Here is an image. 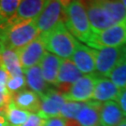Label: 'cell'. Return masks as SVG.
Returning <instances> with one entry per match:
<instances>
[{
    "instance_id": "obj_1",
    "label": "cell",
    "mask_w": 126,
    "mask_h": 126,
    "mask_svg": "<svg viewBox=\"0 0 126 126\" xmlns=\"http://www.w3.org/2000/svg\"><path fill=\"white\" fill-rule=\"evenodd\" d=\"M39 36L36 20L24 21L0 30V42L4 48L19 50Z\"/></svg>"
},
{
    "instance_id": "obj_2",
    "label": "cell",
    "mask_w": 126,
    "mask_h": 126,
    "mask_svg": "<svg viewBox=\"0 0 126 126\" xmlns=\"http://www.w3.org/2000/svg\"><path fill=\"white\" fill-rule=\"evenodd\" d=\"M64 25L73 36L87 43L93 34L82 1H63Z\"/></svg>"
},
{
    "instance_id": "obj_3",
    "label": "cell",
    "mask_w": 126,
    "mask_h": 126,
    "mask_svg": "<svg viewBox=\"0 0 126 126\" xmlns=\"http://www.w3.org/2000/svg\"><path fill=\"white\" fill-rule=\"evenodd\" d=\"M39 36L48 52L61 59H71L78 41L69 33L63 23H60L51 31Z\"/></svg>"
},
{
    "instance_id": "obj_4",
    "label": "cell",
    "mask_w": 126,
    "mask_h": 126,
    "mask_svg": "<svg viewBox=\"0 0 126 126\" xmlns=\"http://www.w3.org/2000/svg\"><path fill=\"white\" fill-rule=\"evenodd\" d=\"M86 44L95 50L126 45V23H117L104 31L93 33Z\"/></svg>"
},
{
    "instance_id": "obj_5",
    "label": "cell",
    "mask_w": 126,
    "mask_h": 126,
    "mask_svg": "<svg viewBox=\"0 0 126 126\" xmlns=\"http://www.w3.org/2000/svg\"><path fill=\"white\" fill-rule=\"evenodd\" d=\"M126 61V45L96 50L95 70L98 77L107 78L118 64Z\"/></svg>"
},
{
    "instance_id": "obj_6",
    "label": "cell",
    "mask_w": 126,
    "mask_h": 126,
    "mask_svg": "<svg viewBox=\"0 0 126 126\" xmlns=\"http://www.w3.org/2000/svg\"><path fill=\"white\" fill-rule=\"evenodd\" d=\"M60 23H64L63 1H47L44 9L36 19V24L39 36L46 35Z\"/></svg>"
},
{
    "instance_id": "obj_7",
    "label": "cell",
    "mask_w": 126,
    "mask_h": 126,
    "mask_svg": "<svg viewBox=\"0 0 126 126\" xmlns=\"http://www.w3.org/2000/svg\"><path fill=\"white\" fill-rule=\"evenodd\" d=\"M82 3L93 33L104 31L116 24L100 1H82Z\"/></svg>"
},
{
    "instance_id": "obj_8",
    "label": "cell",
    "mask_w": 126,
    "mask_h": 126,
    "mask_svg": "<svg viewBox=\"0 0 126 126\" xmlns=\"http://www.w3.org/2000/svg\"><path fill=\"white\" fill-rule=\"evenodd\" d=\"M96 79V74L83 75L75 83H73L67 94L63 95L65 101L85 103L93 100Z\"/></svg>"
},
{
    "instance_id": "obj_9",
    "label": "cell",
    "mask_w": 126,
    "mask_h": 126,
    "mask_svg": "<svg viewBox=\"0 0 126 126\" xmlns=\"http://www.w3.org/2000/svg\"><path fill=\"white\" fill-rule=\"evenodd\" d=\"M16 51L23 70L24 71L33 66L38 65L47 50L40 36H38L35 40H33L21 50Z\"/></svg>"
},
{
    "instance_id": "obj_10",
    "label": "cell",
    "mask_w": 126,
    "mask_h": 126,
    "mask_svg": "<svg viewBox=\"0 0 126 126\" xmlns=\"http://www.w3.org/2000/svg\"><path fill=\"white\" fill-rule=\"evenodd\" d=\"M46 4H47L46 0H22L13 17L9 20V22L7 24L1 27L0 30L14 23L36 20L38 17V15L41 13Z\"/></svg>"
},
{
    "instance_id": "obj_11",
    "label": "cell",
    "mask_w": 126,
    "mask_h": 126,
    "mask_svg": "<svg viewBox=\"0 0 126 126\" xmlns=\"http://www.w3.org/2000/svg\"><path fill=\"white\" fill-rule=\"evenodd\" d=\"M40 97V108L37 114L41 118L48 120L50 118L60 117L62 107L65 102V99L62 94L58 91L50 88L45 94Z\"/></svg>"
},
{
    "instance_id": "obj_12",
    "label": "cell",
    "mask_w": 126,
    "mask_h": 126,
    "mask_svg": "<svg viewBox=\"0 0 126 126\" xmlns=\"http://www.w3.org/2000/svg\"><path fill=\"white\" fill-rule=\"evenodd\" d=\"M83 74L78 69L75 63L70 59H62L59 69L56 87L58 92L63 95L66 94L73 83L80 79Z\"/></svg>"
},
{
    "instance_id": "obj_13",
    "label": "cell",
    "mask_w": 126,
    "mask_h": 126,
    "mask_svg": "<svg viewBox=\"0 0 126 126\" xmlns=\"http://www.w3.org/2000/svg\"><path fill=\"white\" fill-rule=\"evenodd\" d=\"M95 49L87 47L78 41L76 50L70 60L82 74L90 75L95 71Z\"/></svg>"
},
{
    "instance_id": "obj_14",
    "label": "cell",
    "mask_w": 126,
    "mask_h": 126,
    "mask_svg": "<svg viewBox=\"0 0 126 126\" xmlns=\"http://www.w3.org/2000/svg\"><path fill=\"white\" fill-rule=\"evenodd\" d=\"M120 93L121 89H119L109 79L97 76L93 100L99 103L116 101Z\"/></svg>"
},
{
    "instance_id": "obj_15",
    "label": "cell",
    "mask_w": 126,
    "mask_h": 126,
    "mask_svg": "<svg viewBox=\"0 0 126 126\" xmlns=\"http://www.w3.org/2000/svg\"><path fill=\"white\" fill-rule=\"evenodd\" d=\"M61 63L62 59L60 57L46 51L45 55L43 56L38 65L40 67L42 77L48 84L56 85Z\"/></svg>"
},
{
    "instance_id": "obj_16",
    "label": "cell",
    "mask_w": 126,
    "mask_h": 126,
    "mask_svg": "<svg viewBox=\"0 0 126 126\" xmlns=\"http://www.w3.org/2000/svg\"><path fill=\"white\" fill-rule=\"evenodd\" d=\"M102 104L91 100L83 104L76 117L80 126H100V110Z\"/></svg>"
},
{
    "instance_id": "obj_17",
    "label": "cell",
    "mask_w": 126,
    "mask_h": 126,
    "mask_svg": "<svg viewBox=\"0 0 126 126\" xmlns=\"http://www.w3.org/2000/svg\"><path fill=\"white\" fill-rule=\"evenodd\" d=\"M126 119L116 101L102 104L100 110V126H118Z\"/></svg>"
},
{
    "instance_id": "obj_18",
    "label": "cell",
    "mask_w": 126,
    "mask_h": 126,
    "mask_svg": "<svg viewBox=\"0 0 126 126\" xmlns=\"http://www.w3.org/2000/svg\"><path fill=\"white\" fill-rule=\"evenodd\" d=\"M11 102L18 108L30 113H37L40 108V97L31 90L24 89L12 94Z\"/></svg>"
},
{
    "instance_id": "obj_19",
    "label": "cell",
    "mask_w": 126,
    "mask_h": 126,
    "mask_svg": "<svg viewBox=\"0 0 126 126\" xmlns=\"http://www.w3.org/2000/svg\"><path fill=\"white\" fill-rule=\"evenodd\" d=\"M23 75L25 78L26 85L30 88L32 92L36 93L38 96L45 94L50 89V84H48L42 77L39 65H36L24 70Z\"/></svg>"
},
{
    "instance_id": "obj_20",
    "label": "cell",
    "mask_w": 126,
    "mask_h": 126,
    "mask_svg": "<svg viewBox=\"0 0 126 126\" xmlns=\"http://www.w3.org/2000/svg\"><path fill=\"white\" fill-rule=\"evenodd\" d=\"M0 62L4 65V67L9 74L10 78L23 76V67L21 65L16 50L3 47L2 51H1V56H0Z\"/></svg>"
},
{
    "instance_id": "obj_21",
    "label": "cell",
    "mask_w": 126,
    "mask_h": 126,
    "mask_svg": "<svg viewBox=\"0 0 126 126\" xmlns=\"http://www.w3.org/2000/svg\"><path fill=\"white\" fill-rule=\"evenodd\" d=\"M31 113L18 108L13 102H9L4 110V115L9 126H23Z\"/></svg>"
},
{
    "instance_id": "obj_22",
    "label": "cell",
    "mask_w": 126,
    "mask_h": 126,
    "mask_svg": "<svg viewBox=\"0 0 126 126\" xmlns=\"http://www.w3.org/2000/svg\"><path fill=\"white\" fill-rule=\"evenodd\" d=\"M114 23H126V9L122 1H100Z\"/></svg>"
},
{
    "instance_id": "obj_23",
    "label": "cell",
    "mask_w": 126,
    "mask_h": 126,
    "mask_svg": "<svg viewBox=\"0 0 126 126\" xmlns=\"http://www.w3.org/2000/svg\"><path fill=\"white\" fill-rule=\"evenodd\" d=\"M21 0H0V28L13 17Z\"/></svg>"
},
{
    "instance_id": "obj_24",
    "label": "cell",
    "mask_w": 126,
    "mask_h": 126,
    "mask_svg": "<svg viewBox=\"0 0 126 126\" xmlns=\"http://www.w3.org/2000/svg\"><path fill=\"white\" fill-rule=\"evenodd\" d=\"M109 79L112 81L119 89H126V61L118 64L108 75Z\"/></svg>"
},
{
    "instance_id": "obj_25",
    "label": "cell",
    "mask_w": 126,
    "mask_h": 126,
    "mask_svg": "<svg viewBox=\"0 0 126 126\" xmlns=\"http://www.w3.org/2000/svg\"><path fill=\"white\" fill-rule=\"evenodd\" d=\"M84 103L79 102H73V101H65L62 107L60 117L64 120H74L76 119L79 111L81 109Z\"/></svg>"
},
{
    "instance_id": "obj_26",
    "label": "cell",
    "mask_w": 126,
    "mask_h": 126,
    "mask_svg": "<svg viewBox=\"0 0 126 126\" xmlns=\"http://www.w3.org/2000/svg\"><path fill=\"white\" fill-rule=\"evenodd\" d=\"M26 81L24 75L23 76H17L9 78V81L7 83V90L9 93V94L12 95L18 92H21L25 89Z\"/></svg>"
},
{
    "instance_id": "obj_27",
    "label": "cell",
    "mask_w": 126,
    "mask_h": 126,
    "mask_svg": "<svg viewBox=\"0 0 126 126\" xmlns=\"http://www.w3.org/2000/svg\"><path fill=\"white\" fill-rule=\"evenodd\" d=\"M9 74L8 71L6 70V68L4 67V65L0 62V92L4 93V94H9L8 90H7V83L9 81Z\"/></svg>"
},
{
    "instance_id": "obj_28",
    "label": "cell",
    "mask_w": 126,
    "mask_h": 126,
    "mask_svg": "<svg viewBox=\"0 0 126 126\" xmlns=\"http://www.w3.org/2000/svg\"><path fill=\"white\" fill-rule=\"evenodd\" d=\"M46 120L41 118L37 113H31L23 126H44Z\"/></svg>"
},
{
    "instance_id": "obj_29",
    "label": "cell",
    "mask_w": 126,
    "mask_h": 126,
    "mask_svg": "<svg viewBox=\"0 0 126 126\" xmlns=\"http://www.w3.org/2000/svg\"><path fill=\"white\" fill-rule=\"evenodd\" d=\"M116 101H117L120 108L122 109V113L126 117V89L121 90V93H120V94L118 96V99Z\"/></svg>"
},
{
    "instance_id": "obj_30",
    "label": "cell",
    "mask_w": 126,
    "mask_h": 126,
    "mask_svg": "<svg viewBox=\"0 0 126 126\" xmlns=\"http://www.w3.org/2000/svg\"><path fill=\"white\" fill-rule=\"evenodd\" d=\"M44 126H66L65 120L62 117H54L46 120Z\"/></svg>"
},
{
    "instance_id": "obj_31",
    "label": "cell",
    "mask_w": 126,
    "mask_h": 126,
    "mask_svg": "<svg viewBox=\"0 0 126 126\" xmlns=\"http://www.w3.org/2000/svg\"><path fill=\"white\" fill-rule=\"evenodd\" d=\"M11 101V95L9 94H4L0 92V109L6 108L8 104Z\"/></svg>"
},
{
    "instance_id": "obj_32",
    "label": "cell",
    "mask_w": 126,
    "mask_h": 126,
    "mask_svg": "<svg viewBox=\"0 0 126 126\" xmlns=\"http://www.w3.org/2000/svg\"><path fill=\"white\" fill-rule=\"evenodd\" d=\"M8 125V122L6 120L4 113L0 112V126H7Z\"/></svg>"
},
{
    "instance_id": "obj_33",
    "label": "cell",
    "mask_w": 126,
    "mask_h": 126,
    "mask_svg": "<svg viewBox=\"0 0 126 126\" xmlns=\"http://www.w3.org/2000/svg\"><path fill=\"white\" fill-rule=\"evenodd\" d=\"M118 126H126V119H124V120H123V121H122Z\"/></svg>"
},
{
    "instance_id": "obj_34",
    "label": "cell",
    "mask_w": 126,
    "mask_h": 126,
    "mask_svg": "<svg viewBox=\"0 0 126 126\" xmlns=\"http://www.w3.org/2000/svg\"><path fill=\"white\" fill-rule=\"evenodd\" d=\"M2 49H3V46H2L1 42H0V56H1V51H2Z\"/></svg>"
},
{
    "instance_id": "obj_35",
    "label": "cell",
    "mask_w": 126,
    "mask_h": 126,
    "mask_svg": "<svg viewBox=\"0 0 126 126\" xmlns=\"http://www.w3.org/2000/svg\"><path fill=\"white\" fill-rule=\"evenodd\" d=\"M122 4H123V6L125 7V9H126V0H123V1H122Z\"/></svg>"
},
{
    "instance_id": "obj_36",
    "label": "cell",
    "mask_w": 126,
    "mask_h": 126,
    "mask_svg": "<svg viewBox=\"0 0 126 126\" xmlns=\"http://www.w3.org/2000/svg\"><path fill=\"white\" fill-rule=\"evenodd\" d=\"M7 126H9V124H8V125H7Z\"/></svg>"
}]
</instances>
